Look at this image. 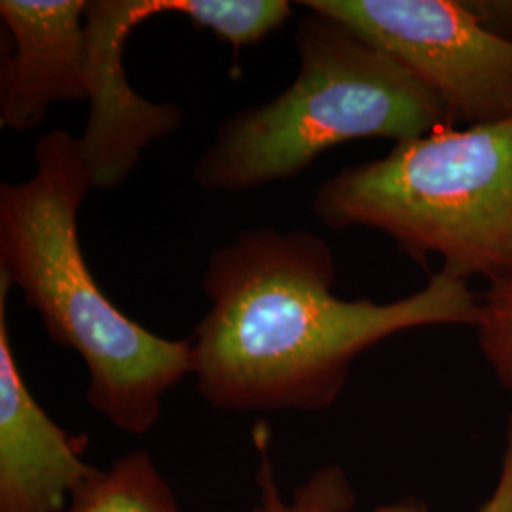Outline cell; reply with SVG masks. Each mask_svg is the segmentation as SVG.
<instances>
[{
	"label": "cell",
	"instance_id": "obj_1",
	"mask_svg": "<svg viewBox=\"0 0 512 512\" xmlns=\"http://www.w3.org/2000/svg\"><path fill=\"white\" fill-rule=\"evenodd\" d=\"M336 262L325 239L245 230L215 249L203 293L211 308L190 338L196 385L228 412H315L338 401L355 359L404 330L473 327L480 296L437 272L389 304L332 293Z\"/></svg>",
	"mask_w": 512,
	"mask_h": 512
},
{
	"label": "cell",
	"instance_id": "obj_2",
	"mask_svg": "<svg viewBox=\"0 0 512 512\" xmlns=\"http://www.w3.org/2000/svg\"><path fill=\"white\" fill-rule=\"evenodd\" d=\"M37 169L0 186V275L19 287L57 346L90 372L86 401L129 435L162 418L165 393L196 372L190 340H167L118 310L95 281L78 241V211L93 188L80 139L44 133Z\"/></svg>",
	"mask_w": 512,
	"mask_h": 512
},
{
	"label": "cell",
	"instance_id": "obj_3",
	"mask_svg": "<svg viewBox=\"0 0 512 512\" xmlns=\"http://www.w3.org/2000/svg\"><path fill=\"white\" fill-rule=\"evenodd\" d=\"M300 69L264 105L226 118L194 165L207 192L289 181L319 154L357 139L395 145L452 126L433 93L344 23L308 10L294 31Z\"/></svg>",
	"mask_w": 512,
	"mask_h": 512
},
{
	"label": "cell",
	"instance_id": "obj_4",
	"mask_svg": "<svg viewBox=\"0 0 512 512\" xmlns=\"http://www.w3.org/2000/svg\"><path fill=\"white\" fill-rule=\"evenodd\" d=\"M313 215L332 230L370 228L427 268L461 281L512 277V120L439 128L319 184Z\"/></svg>",
	"mask_w": 512,
	"mask_h": 512
},
{
	"label": "cell",
	"instance_id": "obj_5",
	"mask_svg": "<svg viewBox=\"0 0 512 512\" xmlns=\"http://www.w3.org/2000/svg\"><path fill=\"white\" fill-rule=\"evenodd\" d=\"M393 57L446 110L452 126L512 120V42L463 0H302Z\"/></svg>",
	"mask_w": 512,
	"mask_h": 512
},
{
	"label": "cell",
	"instance_id": "obj_6",
	"mask_svg": "<svg viewBox=\"0 0 512 512\" xmlns=\"http://www.w3.org/2000/svg\"><path fill=\"white\" fill-rule=\"evenodd\" d=\"M162 14L165 0H86L90 116L80 145L97 190L124 183L152 141L183 126V110L143 99L131 90L124 71L133 29Z\"/></svg>",
	"mask_w": 512,
	"mask_h": 512
},
{
	"label": "cell",
	"instance_id": "obj_7",
	"mask_svg": "<svg viewBox=\"0 0 512 512\" xmlns=\"http://www.w3.org/2000/svg\"><path fill=\"white\" fill-rule=\"evenodd\" d=\"M10 281L0 275V512H63L95 475L88 437L59 427L25 384L6 319Z\"/></svg>",
	"mask_w": 512,
	"mask_h": 512
},
{
	"label": "cell",
	"instance_id": "obj_8",
	"mask_svg": "<svg viewBox=\"0 0 512 512\" xmlns=\"http://www.w3.org/2000/svg\"><path fill=\"white\" fill-rule=\"evenodd\" d=\"M86 0H2L12 50L0 65V126L29 131L52 105L88 99Z\"/></svg>",
	"mask_w": 512,
	"mask_h": 512
},
{
	"label": "cell",
	"instance_id": "obj_9",
	"mask_svg": "<svg viewBox=\"0 0 512 512\" xmlns=\"http://www.w3.org/2000/svg\"><path fill=\"white\" fill-rule=\"evenodd\" d=\"M256 448L260 456L255 476L258 501L251 512H359L357 494L344 467L334 463L323 465L298 484L291 494L285 495L277 484L270 458L268 431L256 433ZM365 512H431V509L421 499L406 497Z\"/></svg>",
	"mask_w": 512,
	"mask_h": 512
},
{
	"label": "cell",
	"instance_id": "obj_10",
	"mask_svg": "<svg viewBox=\"0 0 512 512\" xmlns=\"http://www.w3.org/2000/svg\"><path fill=\"white\" fill-rule=\"evenodd\" d=\"M63 512H183L169 482L145 450L97 469Z\"/></svg>",
	"mask_w": 512,
	"mask_h": 512
},
{
	"label": "cell",
	"instance_id": "obj_11",
	"mask_svg": "<svg viewBox=\"0 0 512 512\" xmlns=\"http://www.w3.org/2000/svg\"><path fill=\"white\" fill-rule=\"evenodd\" d=\"M287 0H167V14L213 31L234 48L270 37L293 16Z\"/></svg>",
	"mask_w": 512,
	"mask_h": 512
},
{
	"label": "cell",
	"instance_id": "obj_12",
	"mask_svg": "<svg viewBox=\"0 0 512 512\" xmlns=\"http://www.w3.org/2000/svg\"><path fill=\"white\" fill-rule=\"evenodd\" d=\"M475 329L478 346L495 380L512 391V277L490 283L480 294Z\"/></svg>",
	"mask_w": 512,
	"mask_h": 512
},
{
	"label": "cell",
	"instance_id": "obj_13",
	"mask_svg": "<svg viewBox=\"0 0 512 512\" xmlns=\"http://www.w3.org/2000/svg\"><path fill=\"white\" fill-rule=\"evenodd\" d=\"M486 29L512 42V0H463Z\"/></svg>",
	"mask_w": 512,
	"mask_h": 512
},
{
	"label": "cell",
	"instance_id": "obj_14",
	"mask_svg": "<svg viewBox=\"0 0 512 512\" xmlns=\"http://www.w3.org/2000/svg\"><path fill=\"white\" fill-rule=\"evenodd\" d=\"M478 512H512V418L505 435V450L501 459V471L495 482L494 492Z\"/></svg>",
	"mask_w": 512,
	"mask_h": 512
}]
</instances>
